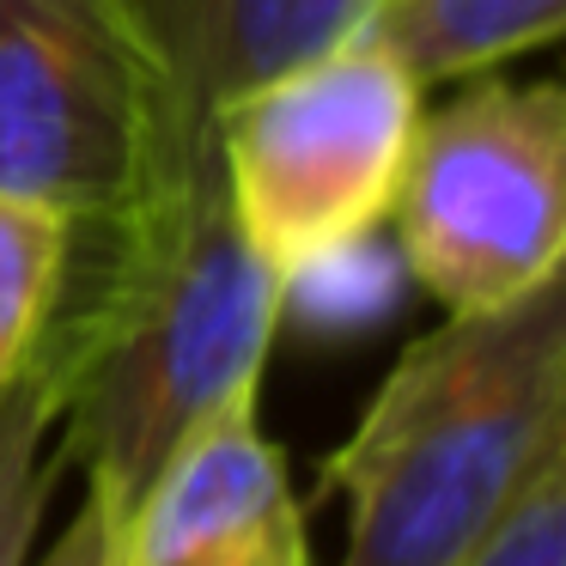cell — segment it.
<instances>
[{
    "label": "cell",
    "instance_id": "6",
    "mask_svg": "<svg viewBox=\"0 0 566 566\" xmlns=\"http://www.w3.org/2000/svg\"><path fill=\"white\" fill-rule=\"evenodd\" d=\"M116 566H311L281 444L262 439L256 396L213 408L128 500Z\"/></svg>",
    "mask_w": 566,
    "mask_h": 566
},
{
    "label": "cell",
    "instance_id": "2",
    "mask_svg": "<svg viewBox=\"0 0 566 566\" xmlns=\"http://www.w3.org/2000/svg\"><path fill=\"white\" fill-rule=\"evenodd\" d=\"M554 457H566L560 281L444 317L384 371L323 463L347 512L342 566H457Z\"/></svg>",
    "mask_w": 566,
    "mask_h": 566
},
{
    "label": "cell",
    "instance_id": "12",
    "mask_svg": "<svg viewBox=\"0 0 566 566\" xmlns=\"http://www.w3.org/2000/svg\"><path fill=\"white\" fill-rule=\"evenodd\" d=\"M116 542H123V505L104 488H86L80 512L67 517V530L50 542V554L38 566H116Z\"/></svg>",
    "mask_w": 566,
    "mask_h": 566
},
{
    "label": "cell",
    "instance_id": "1",
    "mask_svg": "<svg viewBox=\"0 0 566 566\" xmlns=\"http://www.w3.org/2000/svg\"><path fill=\"white\" fill-rule=\"evenodd\" d=\"M67 262L31 366L55 390V451L128 512L153 469L238 396L262 390L286 286L250 250L213 128Z\"/></svg>",
    "mask_w": 566,
    "mask_h": 566
},
{
    "label": "cell",
    "instance_id": "4",
    "mask_svg": "<svg viewBox=\"0 0 566 566\" xmlns=\"http://www.w3.org/2000/svg\"><path fill=\"white\" fill-rule=\"evenodd\" d=\"M420 111L415 74L366 25L213 111L232 213L281 286L390 220Z\"/></svg>",
    "mask_w": 566,
    "mask_h": 566
},
{
    "label": "cell",
    "instance_id": "9",
    "mask_svg": "<svg viewBox=\"0 0 566 566\" xmlns=\"http://www.w3.org/2000/svg\"><path fill=\"white\" fill-rule=\"evenodd\" d=\"M67 262H74V226L62 213L0 196V390L38 354Z\"/></svg>",
    "mask_w": 566,
    "mask_h": 566
},
{
    "label": "cell",
    "instance_id": "11",
    "mask_svg": "<svg viewBox=\"0 0 566 566\" xmlns=\"http://www.w3.org/2000/svg\"><path fill=\"white\" fill-rule=\"evenodd\" d=\"M457 566H566V457L542 463Z\"/></svg>",
    "mask_w": 566,
    "mask_h": 566
},
{
    "label": "cell",
    "instance_id": "8",
    "mask_svg": "<svg viewBox=\"0 0 566 566\" xmlns=\"http://www.w3.org/2000/svg\"><path fill=\"white\" fill-rule=\"evenodd\" d=\"M560 25L566 0H371L366 13V31L415 74L420 92L548 50Z\"/></svg>",
    "mask_w": 566,
    "mask_h": 566
},
{
    "label": "cell",
    "instance_id": "7",
    "mask_svg": "<svg viewBox=\"0 0 566 566\" xmlns=\"http://www.w3.org/2000/svg\"><path fill=\"white\" fill-rule=\"evenodd\" d=\"M189 111L213 116L269 74L366 25L371 0H123Z\"/></svg>",
    "mask_w": 566,
    "mask_h": 566
},
{
    "label": "cell",
    "instance_id": "10",
    "mask_svg": "<svg viewBox=\"0 0 566 566\" xmlns=\"http://www.w3.org/2000/svg\"><path fill=\"white\" fill-rule=\"evenodd\" d=\"M55 469V390L38 366H25L0 390V566H25L38 517L50 505Z\"/></svg>",
    "mask_w": 566,
    "mask_h": 566
},
{
    "label": "cell",
    "instance_id": "3",
    "mask_svg": "<svg viewBox=\"0 0 566 566\" xmlns=\"http://www.w3.org/2000/svg\"><path fill=\"white\" fill-rule=\"evenodd\" d=\"M208 128L123 0H0V196L92 232Z\"/></svg>",
    "mask_w": 566,
    "mask_h": 566
},
{
    "label": "cell",
    "instance_id": "5",
    "mask_svg": "<svg viewBox=\"0 0 566 566\" xmlns=\"http://www.w3.org/2000/svg\"><path fill=\"white\" fill-rule=\"evenodd\" d=\"M408 274L444 317L500 311L560 281L566 250V98L554 80L475 74L420 111L390 208Z\"/></svg>",
    "mask_w": 566,
    "mask_h": 566
}]
</instances>
